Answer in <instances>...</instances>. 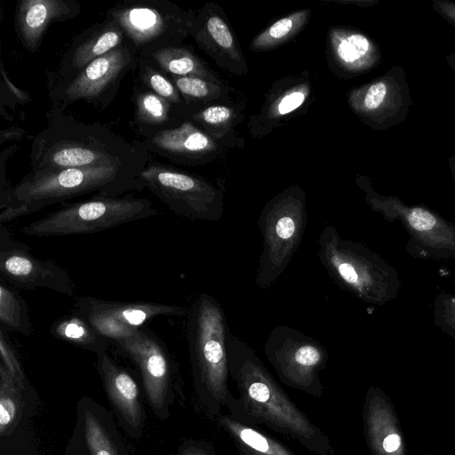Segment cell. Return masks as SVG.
Instances as JSON below:
<instances>
[{
    "label": "cell",
    "mask_w": 455,
    "mask_h": 455,
    "mask_svg": "<svg viewBox=\"0 0 455 455\" xmlns=\"http://www.w3.org/2000/svg\"><path fill=\"white\" fill-rule=\"evenodd\" d=\"M264 352L282 380L307 389L319 385L318 371L328 359L318 340L288 325L270 331Z\"/></svg>",
    "instance_id": "obj_13"
},
{
    "label": "cell",
    "mask_w": 455,
    "mask_h": 455,
    "mask_svg": "<svg viewBox=\"0 0 455 455\" xmlns=\"http://www.w3.org/2000/svg\"><path fill=\"white\" fill-rule=\"evenodd\" d=\"M114 343L139 367L153 410L164 417L173 373L172 360L165 344L146 326Z\"/></svg>",
    "instance_id": "obj_17"
},
{
    "label": "cell",
    "mask_w": 455,
    "mask_h": 455,
    "mask_svg": "<svg viewBox=\"0 0 455 455\" xmlns=\"http://www.w3.org/2000/svg\"><path fill=\"white\" fill-rule=\"evenodd\" d=\"M434 323L443 332L455 339V295L438 294L433 303Z\"/></svg>",
    "instance_id": "obj_36"
},
{
    "label": "cell",
    "mask_w": 455,
    "mask_h": 455,
    "mask_svg": "<svg viewBox=\"0 0 455 455\" xmlns=\"http://www.w3.org/2000/svg\"><path fill=\"white\" fill-rule=\"evenodd\" d=\"M1 365L7 371L20 389L26 388L27 379L20 360L9 339L8 332L0 329Z\"/></svg>",
    "instance_id": "obj_37"
},
{
    "label": "cell",
    "mask_w": 455,
    "mask_h": 455,
    "mask_svg": "<svg viewBox=\"0 0 455 455\" xmlns=\"http://www.w3.org/2000/svg\"><path fill=\"white\" fill-rule=\"evenodd\" d=\"M366 428L374 455H406L394 408L380 391H374L368 398Z\"/></svg>",
    "instance_id": "obj_24"
},
{
    "label": "cell",
    "mask_w": 455,
    "mask_h": 455,
    "mask_svg": "<svg viewBox=\"0 0 455 455\" xmlns=\"http://www.w3.org/2000/svg\"><path fill=\"white\" fill-rule=\"evenodd\" d=\"M1 76H2V84L6 86L11 94L16 100V101L20 104H25L30 100V95L28 92L22 91L19 89L16 85H14L4 68V63L1 65Z\"/></svg>",
    "instance_id": "obj_40"
},
{
    "label": "cell",
    "mask_w": 455,
    "mask_h": 455,
    "mask_svg": "<svg viewBox=\"0 0 455 455\" xmlns=\"http://www.w3.org/2000/svg\"><path fill=\"white\" fill-rule=\"evenodd\" d=\"M131 100L134 108L131 125L143 139L180 125L190 113L188 107L176 106L137 81Z\"/></svg>",
    "instance_id": "obj_23"
},
{
    "label": "cell",
    "mask_w": 455,
    "mask_h": 455,
    "mask_svg": "<svg viewBox=\"0 0 455 455\" xmlns=\"http://www.w3.org/2000/svg\"><path fill=\"white\" fill-rule=\"evenodd\" d=\"M140 179L143 188L152 192L177 215L210 222L223 217L224 189L204 177L150 158Z\"/></svg>",
    "instance_id": "obj_10"
},
{
    "label": "cell",
    "mask_w": 455,
    "mask_h": 455,
    "mask_svg": "<svg viewBox=\"0 0 455 455\" xmlns=\"http://www.w3.org/2000/svg\"><path fill=\"white\" fill-rule=\"evenodd\" d=\"M47 126L33 140L31 171L148 162L150 154L109 128L87 124L51 108Z\"/></svg>",
    "instance_id": "obj_1"
},
{
    "label": "cell",
    "mask_w": 455,
    "mask_h": 455,
    "mask_svg": "<svg viewBox=\"0 0 455 455\" xmlns=\"http://www.w3.org/2000/svg\"><path fill=\"white\" fill-rule=\"evenodd\" d=\"M229 374L247 409L260 419L316 448L317 430L290 403L255 351L231 331L227 336Z\"/></svg>",
    "instance_id": "obj_4"
},
{
    "label": "cell",
    "mask_w": 455,
    "mask_h": 455,
    "mask_svg": "<svg viewBox=\"0 0 455 455\" xmlns=\"http://www.w3.org/2000/svg\"><path fill=\"white\" fill-rule=\"evenodd\" d=\"M312 84L307 71L276 80L265 95L259 112L251 116L248 131L253 138L270 134L309 106Z\"/></svg>",
    "instance_id": "obj_19"
},
{
    "label": "cell",
    "mask_w": 455,
    "mask_h": 455,
    "mask_svg": "<svg viewBox=\"0 0 455 455\" xmlns=\"http://www.w3.org/2000/svg\"><path fill=\"white\" fill-rule=\"evenodd\" d=\"M28 137V132L18 126H12L1 131L0 142L3 144L10 140H18Z\"/></svg>",
    "instance_id": "obj_41"
},
{
    "label": "cell",
    "mask_w": 455,
    "mask_h": 455,
    "mask_svg": "<svg viewBox=\"0 0 455 455\" xmlns=\"http://www.w3.org/2000/svg\"><path fill=\"white\" fill-rule=\"evenodd\" d=\"M136 81L179 107H188L170 76L149 60L138 56Z\"/></svg>",
    "instance_id": "obj_33"
},
{
    "label": "cell",
    "mask_w": 455,
    "mask_h": 455,
    "mask_svg": "<svg viewBox=\"0 0 455 455\" xmlns=\"http://www.w3.org/2000/svg\"><path fill=\"white\" fill-rule=\"evenodd\" d=\"M143 58L152 61L169 76H194L215 83L223 82L189 46L166 47Z\"/></svg>",
    "instance_id": "obj_26"
},
{
    "label": "cell",
    "mask_w": 455,
    "mask_h": 455,
    "mask_svg": "<svg viewBox=\"0 0 455 455\" xmlns=\"http://www.w3.org/2000/svg\"><path fill=\"white\" fill-rule=\"evenodd\" d=\"M226 426L239 440L240 446L250 455H291L280 444L268 439L253 428L243 426L230 419H225Z\"/></svg>",
    "instance_id": "obj_34"
},
{
    "label": "cell",
    "mask_w": 455,
    "mask_h": 455,
    "mask_svg": "<svg viewBox=\"0 0 455 455\" xmlns=\"http://www.w3.org/2000/svg\"><path fill=\"white\" fill-rule=\"evenodd\" d=\"M241 108L231 100L212 103L193 110L188 120L194 122L212 137L239 144L235 135V128L241 122Z\"/></svg>",
    "instance_id": "obj_27"
},
{
    "label": "cell",
    "mask_w": 455,
    "mask_h": 455,
    "mask_svg": "<svg viewBox=\"0 0 455 455\" xmlns=\"http://www.w3.org/2000/svg\"><path fill=\"white\" fill-rule=\"evenodd\" d=\"M447 163L452 176V180L455 182V155L449 156L447 159Z\"/></svg>",
    "instance_id": "obj_43"
},
{
    "label": "cell",
    "mask_w": 455,
    "mask_h": 455,
    "mask_svg": "<svg viewBox=\"0 0 455 455\" xmlns=\"http://www.w3.org/2000/svg\"><path fill=\"white\" fill-rule=\"evenodd\" d=\"M445 60L450 68L455 73V52H451L445 57Z\"/></svg>",
    "instance_id": "obj_44"
},
{
    "label": "cell",
    "mask_w": 455,
    "mask_h": 455,
    "mask_svg": "<svg viewBox=\"0 0 455 455\" xmlns=\"http://www.w3.org/2000/svg\"><path fill=\"white\" fill-rule=\"evenodd\" d=\"M84 424L86 443L91 455H118L108 435L93 414H85Z\"/></svg>",
    "instance_id": "obj_35"
},
{
    "label": "cell",
    "mask_w": 455,
    "mask_h": 455,
    "mask_svg": "<svg viewBox=\"0 0 455 455\" xmlns=\"http://www.w3.org/2000/svg\"><path fill=\"white\" fill-rule=\"evenodd\" d=\"M179 90L185 104L193 110L205 105L231 100L232 88L222 83H215L194 76H170Z\"/></svg>",
    "instance_id": "obj_29"
},
{
    "label": "cell",
    "mask_w": 455,
    "mask_h": 455,
    "mask_svg": "<svg viewBox=\"0 0 455 455\" xmlns=\"http://www.w3.org/2000/svg\"><path fill=\"white\" fill-rule=\"evenodd\" d=\"M75 313L87 321L100 334L115 342L135 334L158 316H186L188 308L164 303L139 301L122 303L82 296L76 299Z\"/></svg>",
    "instance_id": "obj_14"
},
{
    "label": "cell",
    "mask_w": 455,
    "mask_h": 455,
    "mask_svg": "<svg viewBox=\"0 0 455 455\" xmlns=\"http://www.w3.org/2000/svg\"><path fill=\"white\" fill-rule=\"evenodd\" d=\"M356 186L370 208L389 221H399L409 238L405 249L415 259H455V224L421 204H407L395 196L378 193L371 180L357 175Z\"/></svg>",
    "instance_id": "obj_8"
},
{
    "label": "cell",
    "mask_w": 455,
    "mask_h": 455,
    "mask_svg": "<svg viewBox=\"0 0 455 455\" xmlns=\"http://www.w3.org/2000/svg\"><path fill=\"white\" fill-rule=\"evenodd\" d=\"M97 357L99 372L110 401L132 427H140L142 409L137 383L108 353L98 355Z\"/></svg>",
    "instance_id": "obj_25"
},
{
    "label": "cell",
    "mask_w": 455,
    "mask_h": 455,
    "mask_svg": "<svg viewBox=\"0 0 455 455\" xmlns=\"http://www.w3.org/2000/svg\"><path fill=\"white\" fill-rule=\"evenodd\" d=\"M307 220L306 195L298 185L286 188L263 207L257 221L262 236L256 285L267 290L283 273L300 243Z\"/></svg>",
    "instance_id": "obj_5"
},
{
    "label": "cell",
    "mask_w": 455,
    "mask_h": 455,
    "mask_svg": "<svg viewBox=\"0 0 455 455\" xmlns=\"http://www.w3.org/2000/svg\"><path fill=\"white\" fill-rule=\"evenodd\" d=\"M152 202L131 195H94L53 211L26 225L21 232L29 236H63L92 234L157 215Z\"/></svg>",
    "instance_id": "obj_7"
},
{
    "label": "cell",
    "mask_w": 455,
    "mask_h": 455,
    "mask_svg": "<svg viewBox=\"0 0 455 455\" xmlns=\"http://www.w3.org/2000/svg\"><path fill=\"white\" fill-rule=\"evenodd\" d=\"M190 36L221 68L240 76L248 74L240 44L224 10L218 4L206 3L195 11Z\"/></svg>",
    "instance_id": "obj_18"
},
{
    "label": "cell",
    "mask_w": 455,
    "mask_h": 455,
    "mask_svg": "<svg viewBox=\"0 0 455 455\" xmlns=\"http://www.w3.org/2000/svg\"><path fill=\"white\" fill-rule=\"evenodd\" d=\"M20 388L0 364V434H11L17 426L23 410Z\"/></svg>",
    "instance_id": "obj_32"
},
{
    "label": "cell",
    "mask_w": 455,
    "mask_h": 455,
    "mask_svg": "<svg viewBox=\"0 0 455 455\" xmlns=\"http://www.w3.org/2000/svg\"><path fill=\"white\" fill-rule=\"evenodd\" d=\"M148 162L30 171L13 187L7 204L0 210V224L84 195L121 196L141 190L140 174Z\"/></svg>",
    "instance_id": "obj_2"
},
{
    "label": "cell",
    "mask_w": 455,
    "mask_h": 455,
    "mask_svg": "<svg viewBox=\"0 0 455 455\" xmlns=\"http://www.w3.org/2000/svg\"><path fill=\"white\" fill-rule=\"evenodd\" d=\"M80 12L76 0H19L14 14L19 42L27 51L37 52L50 25L73 20Z\"/></svg>",
    "instance_id": "obj_22"
},
{
    "label": "cell",
    "mask_w": 455,
    "mask_h": 455,
    "mask_svg": "<svg viewBox=\"0 0 455 455\" xmlns=\"http://www.w3.org/2000/svg\"><path fill=\"white\" fill-rule=\"evenodd\" d=\"M326 55L336 75L354 77L369 72L381 60L379 44L355 28L336 26L327 35Z\"/></svg>",
    "instance_id": "obj_21"
},
{
    "label": "cell",
    "mask_w": 455,
    "mask_h": 455,
    "mask_svg": "<svg viewBox=\"0 0 455 455\" xmlns=\"http://www.w3.org/2000/svg\"><path fill=\"white\" fill-rule=\"evenodd\" d=\"M0 275L11 286L23 290L46 288L68 296L75 292L64 268L51 259L33 256L30 247L14 239L4 224L0 226Z\"/></svg>",
    "instance_id": "obj_15"
},
{
    "label": "cell",
    "mask_w": 455,
    "mask_h": 455,
    "mask_svg": "<svg viewBox=\"0 0 455 455\" xmlns=\"http://www.w3.org/2000/svg\"><path fill=\"white\" fill-rule=\"evenodd\" d=\"M316 255L332 282L364 303L382 306L397 297L401 281L395 268L366 245L343 238L325 226Z\"/></svg>",
    "instance_id": "obj_3"
},
{
    "label": "cell",
    "mask_w": 455,
    "mask_h": 455,
    "mask_svg": "<svg viewBox=\"0 0 455 455\" xmlns=\"http://www.w3.org/2000/svg\"><path fill=\"white\" fill-rule=\"evenodd\" d=\"M122 28L138 56L182 45L190 36L195 10H184L168 0H125L106 12Z\"/></svg>",
    "instance_id": "obj_9"
},
{
    "label": "cell",
    "mask_w": 455,
    "mask_h": 455,
    "mask_svg": "<svg viewBox=\"0 0 455 455\" xmlns=\"http://www.w3.org/2000/svg\"><path fill=\"white\" fill-rule=\"evenodd\" d=\"M126 38L120 25L106 17L77 35L60 57L54 70H46L47 83L72 78L94 60L119 47Z\"/></svg>",
    "instance_id": "obj_20"
},
{
    "label": "cell",
    "mask_w": 455,
    "mask_h": 455,
    "mask_svg": "<svg viewBox=\"0 0 455 455\" xmlns=\"http://www.w3.org/2000/svg\"><path fill=\"white\" fill-rule=\"evenodd\" d=\"M184 455H201V454L199 452H196V451H188Z\"/></svg>",
    "instance_id": "obj_45"
},
{
    "label": "cell",
    "mask_w": 455,
    "mask_h": 455,
    "mask_svg": "<svg viewBox=\"0 0 455 455\" xmlns=\"http://www.w3.org/2000/svg\"><path fill=\"white\" fill-rule=\"evenodd\" d=\"M134 143L148 154L188 166L212 163L239 147L237 143L212 137L190 120Z\"/></svg>",
    "instance_id": "obj_16"
},
{
    "label": "cell",
    "mask_w": 455,
    "mask_h": 455,
    "mask_svg": "<svg viewBox=\"0 0 455 455\" xmlns=\"http://www.w3.org/2000/svg\"><path fill=\"white\" fill-rule=\"evenodd\" d=\"M17 151L18 146L13 144L4 149L0 155V210L7 204L13 188L6 177L5 166L9 159L13 156Z\"/></svg>",
    "instance_id": "obj_38"
},
{
    "label": "cell",
    "mask_w": 455,
    "mask_h": 455,
    "mask_svg": "<svg viewBox=\"0 0 455 455\" xmlns=\"http://www.w3.org/2000/svg\"><path fill=\"white\" fill-rule=\"evenodd\" d=\"M0 329L25 336L32 332L28 307L19 292L3 279L0 281Z\"/></svg>",
    "instance_id": "obj_31"
},
{
    "label": "cell",
    "mask_w": 455,
    "mask_h": 455,
    "mask_svg": "<svg viewBox=\"0 0 455 455\" xmlns=\"http://www.w3.org/2000/svg\"><path fill=\"white\" fill-rule=\"evenodd\" d=\"M433 10L455 28V1L432 0Z\"/></svg>",
    "instance_id": "obj_39"
},
{
    "label": "cell",
    "mask_w": 455,
    "mask_h": 455,
    "mask_svg": "<svg viewBox=\"0 0 455 455\" xmlns=\"http://www.w3.org/2000/svg\"><path fill=\"white\" fill-rule=\"evenodd\" d=\"M331 2L333 3H339V4H356L360 7H369V6H373L375 5L376 4L379 3V0H350V1H341V0H331Z\"/></svg>",
    "instance_id": "obj_42"
},
{
    "label": "cell",
    "mask_w": 455,
    "mask_h": 455,
    "mask_svg": "<svg viewBox=\"0 0 455 455\" xmlns=\"http://www.w3.org/2000/svg\"><path fill=\"white\" fill-rule=\"evenodd\" d=\"M311 12L310 9L306 8L275 20L252 39L250 50L271 51L293 39L308 23Z\"/></svg>",
    "instance_id": "obj_30"
},
{
    "label": "cell",
    "mask_w": 455,
    "mask_h": 455,
    "mask_svg": "<svg viewBox=\"0 0 455 455\" xmlns=\"http://www.w3.org/2000/svg\"><path fill=\"white\" fill-rule=\"evenodd\" d=\"M50 333L57 339L94 352L97 355L107 353L111 342L76 313L55 321Z\"/></svg>",
    "instance_id": "obj_28"
},
{
    "label": "cell",
    "mask_w": 455,
    "mask_h": 455,
    "mask_svg": "<svg viewBox=\"0 0 455 455\" xmlns=\"http://www.w3.org/2000/svg\"><path fill=\"white\" fill-rule=\"evenodd\" d=\"M138 53L127 41L94 60L70 79L47 83L51 108L64 111L75 102L84 101L97 108H108L125 75L135 71Z\"/></svg>",
    "instance_id": "obj_11"
},
{
    "label": "cell",
    "mask_w": 455,
    "mask_h": 455,
    "mask_svg": "<svg viewBox=\"0 0 455 455\" xmlns=\"http://www.w3.org/2000/svg\"><path fill=\"white\" fill-rule=\"evenodd\" d=\"M186 336L196 382L215 399L228 394L227 336L230 331L220 303L202 292L187 314Z\"/></svg>",
    "instance_id": "obj_6"
},
{
    "label": "cell",
    "mask_w": 455,
    "mask_h": 455,
    "mask_svg": "<svg viewBox=\"0 0 455 455\" xmlns=\"http://www.w3.org/2000/svg\"><path fill=\"white\" fill-rule=\"evenodd\" d=\"M347 104L358 119L376 131H386L403 123L412 106V98L402 66L347 93Z\"/></svg>",
    "instance_id": "obj_12"
}]
</instances>
